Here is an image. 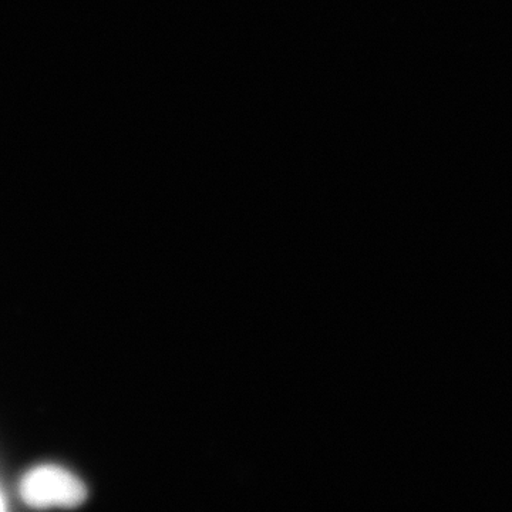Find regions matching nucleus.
Here are the masks:
<instances>
[{"instance_id":"obj_1","label":"nucleus","mask_w":512,"mask_h":512,"mask_svg":"<svg viewBox=\"0 0 512 512\" xmlns=\"http://www.w3.org/2000/svg\"><path fill=\"white\" fill-rule=\"evenodd\" d=\"M23 503L33 508H72L86 501L87 488L72 471L55 464L29 470L20 480Z\"/></svg>"}]
</instances>
